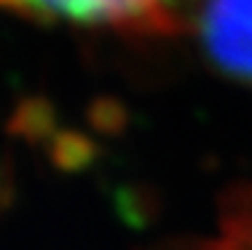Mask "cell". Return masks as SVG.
Listing matches in <instances>:
<instances>
[{"label": "cell", "mask_w": 252, "mask_h": 250, "mask_svg": "<svg viewBox=\"0 0 252 250\" xmlns=\"http://www.w3.org/2000/svg\"><path fill=\"white\" fill-rule=\"evenodd\" d=\"M201 0H0V11L43 25L166 35L199 14Z\"/></svg>", "instance_id": "obj_1"}, {"label": "cell", "mask_w": 252, "mask_h": 250, "mask_svg": "<svg viewBox=\"0 0 252 250\" xmlns=\"http://www.w3.org/2000/svg\"><path fill=\"white\" fill-rule=\"evenodd\" d=\"M199 22L215 62L252 81V0H204Z\"/></svg>", "instance_id": "obj_2"}]
</instances>
